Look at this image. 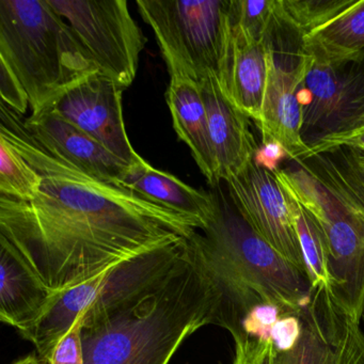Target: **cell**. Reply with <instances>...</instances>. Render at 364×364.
I'll use <instances>...</instances> for the list:
<instances>
[{
    "instance_id": "1",
    "label": "cell",
    "mask_w": 364,
    "mask_h": 364,
    "mask_svg": "<svg viewBox=\"0 0 364 364\" xmlns=\"http://www.w3.org/2000/svg\"><path fill=\"white\" fill-rule=\"evenodd\" d=\"M0 114V136L42 178L31 201L0 196V237L52 291H63L117 264L189 240L200 230L193 219L55 156L4 103Z\"/></svg>"
},
{
    "instance_id": "2",
    "label": "cell",
    "mask_w": 364,
    "mask_h": 364,
    "mask_svg": "<svg viewBox=\"0 0 364 364\" xmlns=\"http://www.w3.org/2000/svg\"><path fill=\"white\" fill-rule=\"evenodd\" d=\"M225 300L189 238L188 249L152 289L91 327L82 328L85 364H168L200 328H223Z\"/></svg>"
},
{
    "instance_id": "3",
    "label": "cell",
    "mask_w": 364,
    "mask_h": 364,
    "mask_svg": "<svg viewBox=\"0 0 364 364\" xmlns=\"http://www.w3.org/2000/svg\"><path fill=\"white\" fill-rule=\"evenodd\" d=\"M274 168L285 191L310 215L329 255L336 295L358 319L364 308V193L328 153Z\"/></svg>"
},
{
    "instance_id": "4",
    "label": "cell",
    "mask_w": 364,
    "mask_h": 364,
    "mask_svg": "<svg viewBox=\"0 0 364 364\" xmlns=\"http://www.w3.org/2000/svg\"><path fill=\"white\" fill-rule=\"evenodd\" d=\"M0 63L22 85L33 114L99 73L48 0H0Z\"/></svg>"
},
{
    "instance_id": "5",
    "label": "cell",
    "mask_w": 364,
    "mask_h": 364,
    "mask_svg": "<svg viewBox=\"0 0 364 364\" xmlns=\"http://www.w3.org/2000/svg\"><path fill=\"white\" fill-rule=\"evenodd\" d=\"M188 240L159 247L56 291L41 316L18 331L46 359L78 317L82 316V328L97 325L152 289L184 255Z\"/></svg>"
},
{
    "instance_id": "6",
    "label": "cell",
    "mask_w": 364,
    "mask_h": 364,
    "mask_svg": "<svg viewBox=\"0 0 364 364\" xmlns=\"http://www.w3.org/2000/svg\"><path fill=\"white\" fill-rule=\"evenodd\" d=\"M213 195L210 221L191 236L205 261L264 301L299 311L311 293L308 276L259 237L221 191Z\"/></svg>"
},
{
    "instance_id": "7",
    "label": "cell",
    "mask_w": 364,
    "mask_h": 364,
    "mask_svg": "<svg viewBox=\"0 0 364 364\" xmlns=\"http://www.w3.org/2000/svg\"><path fill=\"white\" fill-rule=\"evenodd\" d=\"M231 0H137L151 27L170 78L197 85L220 80L231 35Z\"/></svg>"
},
{
    "instance_id": "8",
    "label": "cell",
    "mask_w": 364,
    "mask_h": 364,
    "mask_svg": "<svg viewBox=\"0 0 364 364\" xmlns=\"http://www.w3.org/2000/svg\"><path fill=\"white\" fill-rule=\"evenodd\" d=\"M304 55L306 73L298 90L304 142L310 146L364 124V50Z\"/></svg>"
},
{
    "instance_id": "9",
    "label": "cell",
    "mask_w": 364,
    "mask_h": 364,
    "mask_svg": "<svg viewBox=\"0 0 364 364\" xmlns=\"http://www.w3.org/2000/svg\"><path fill=\"white\" fill-rule=\"evenodd\" d=\"M105 77L127 89L137 75L146 38L125 0H48Z\"/></svg>"
},
{
    "instance_id": "10",
    "label": "cell",
    "mask_w": 364,
    "mask_h": 364,
    "mask_svg": "<svg viewBox=\"0 0 364 364\" xmlns=\"http://www.w3.org/2000/svg\"><path fill=\"white\" fill-rule=\"evenodd\" d=\"M225 183L230 201L249 227L306 274L294 220L293 200L277 178L274 168L255 159Z\"/></svg>"
},
{
    "instance_id": "11",
    "label": "cell",
    "mask_w": 364,
    "mask_h": 364,
    "mask_svg": "<svg viewBox=\"0 0 364 364\" xmlns=\"http://www.w3.org/2000/svg\"><path fill=\"white\" fill-rule=\"evenodd\" d=\"M123 91L114 80L97 73L68 91L50 108L134 167L144 159L134 150L125 131Z\"/></svg>"
},
{
    "instance_id": "12",
    "label": "cell",
    "mask_w": 364,
    "mask_h": 364,
    "mask_svg": "<svg viewBox=\"0 0 364 364\" xmlns=\"http://www.w3.org/2000/svg\"><path fill=\"white\" fill-rule=\"evenodd\" d=\"M306 56L287 65L268 50V78L261 120L257 127L264 144H272L291 161H302L309 146L301 136V108L298 90L306 69Z\"/></svg>"
},
{
    "instance_id": "13",
    "label": "cell",
    "mask_w": 364,
    "mask_h": 364,
    "mask_svg": "<svg viewBox=\"0 0 364 364\" xmlns=\"http://www.w3.org/2000/svg\"><path fill=\"white\" fill-rule=\"evenodd\" d=\"M23 124L46 151L100 180L120 185L131 168L52 108L31 114Z\"/></svg>"
},
{
    "instance_id": "14",
    "label": "cell",
    "mask_w": 364,
    "mask_h": 364,
    "mask_svg": "<svg viewBox=\"0 0 364 364\" xmlns=\"http://www.w3.org/2000/svg\"><path fill=\"white\" fill-rule=\"evenodd\" d=\"M351 315L333 287H311L300 310L301 336L293 349L276 353L274 364H338L341 338Z\"/></svg>"
},
{
    "instance_id": "15",
    "label": "cell",
    "mask_w": 364,
    "mask_h": 364,
    "mask_svg": "<svg viewBox=\"0 0 364 364\" xmlns=\"http://www.w3.org/2000/svg\"><path fill=\"white\" fill-rule=\"evenodd\" d=\"M198 86L208 114L219 180L225 182L242 171L259 155V146L251 132V119L225 97L215 76Z\"/></svg>"
},
{
    "instance_id": "16",
    "label": "cell",
    "mask_w": 364,
    "mask_h": 364,
    "mask_svg": "<svg viewBox=\"0 0 364 364\" xmlns=\"http://www.w3.org/2000/svg\"><path fill=\"white\" fill-rule=\"evenodd\" d=\"M268 50L264 44L250 41L231 25L219 84L225 97L257 125L261 120L267 85Z\"/></svg>"
},
{
    "instance_id": "17",
    "label": "cell",
    "mask_w": 364,
    "mask_h": 364,
    "mask_svg": "<svg viewBox=\"0 0 364 364\" xmlns=\"http://www.w3.org/2000/svg\"><path fill=\"white\" fill-rule=\"evenodd\" d=\"M55 293L18 251L0 237V321L18 330L31 325Z\"/></svg>"
},
{
    "instance_id": "18",
    "label": "cell",
    "mask_w": 364,
    "mask_h": 364,
    "mask_svg": "<svg viewBox=\"0 0 364 364\" xmlns=\"http://www.w3.org/2000/svg\"><path fill=\"white\" fill-rule=\"evenodd\" d=\"M166 101L178 138L191 149L193 159L210 185L218 186V167L199 86L191 80L170 78Z\"/></svg>"
},
{
    "instance_id": "19",
    "label": "cell",
    "mask_w": 364,
    "mask_h": 364,
    "mask_svg": "<svg viewBox=\"0 0 364 364\" xmlns=\"http://www.w3.org/2000/svg\"><path fill=\"white\" fill-rule=\"evenodd\" d=\"M121 186L199 223L203 230L214 213L213 191H198L146 161L129 168Z\"/></svg>"
},
{
    "instance_id": "20",
    "label": "cell",
    "mask_w": 364,
    "mask_h": 364,
    "mask_svg": "<svg viewBox=\"0 0 364 364\" xmlns=\"http://www.w3.org/2000/svg\"><path fill=\"white\" fill-rule=\"evenodd\" d=\"M364 50V0H357L346 11L306 36L301 54H348Z\"/></svg>"
},
{
    "instance_id": "21",
    "label": "cell",
    "mask_w": 364,
    "mask_h": 364,
    "mask_svg": "<svg viewBox=\"0 0 364 364\" xmlns=\"http://www.w3.org/2000/svg\"><path fill=\"white\" fill-rule=\"evenodd\" d=\"M357 0H278L285 27L298 40L325 26L351 7Z\"/></svg>"
},
{
    "instance_id": "22",
    "label": "cell",
    "mask_w": 364,
    "mask_h": 364,
    "mask_svg": "<svg viewBox=\"0 0 364 364\" xmlns=\"http://www.w3.org/2000/svg\"><path fill=\"white\" fill-rule=\"evenodd\" d=\"M291 198L293 200L296 231L311 287H333V278L330 272L329 255L321 231L310 215L291 196Z\"/></svg>"
},
{
    "instance_id": "23",
    "label": "cell",
    "mask_w": 364,
    "mask_h": 364,
    "mask_svg": "<svg viewBox=\"0 0 364 364\" xmlns=\"http://www.w3.org/2000/svg\"><path fill=\"white\" fill-rule=\"evenodd\" d=\"M41 184V176L0 136V196L31 201L39 193Z\"/></svg>"
},
{
    "instance_id": "24",
    "label": "cell",
    "mask_w": 364,
    "mask_h": 364,
    "mask_svg": "<svg viewBox=\"0 0 364 364\" xmlns=\"http://www.w3.org/2000/svg\"><path fill=\"white\" fill-rule=\"evenodd\" d=\"M299 311L289 310L284 306L269 302L257 304L245 318L242 323V333L257 340L270 341V333L277 321L284 315Z\"/></svg>"
},
{
    "instance_id": "25",
    "label": "cell",
    "mask_w": 364,
    "mask_h": 364,
    "mask_svg": "<svg viewBox=\"0 0 364 364\" xmlns=\"http://www.w3.org/2000/svg\"><path fill=\"white\" fill-rule=\"evenodd\" d=\"M82 316L72 325L69 331L58 341L46 359L50 364H85L82 350Z\"/></svg>"
},
{
    "instance_id": "26",
    "label": "cell",
    "mask_w": 364,
    "mask_h": 364,
    "mask_svg": "<svg viewBox=\"0 0 364 364\" xmlns=\"http://www.w3.org/2000/svg\"><path fill=\"white\" fill-rule=\"evenodd\" d=\"M233 364H274L276 349L272 341H261L250 336H237Z\"/></svg>"
},
{
    "instance_id": "27",
    "label": "cell",
    "mask_w": 364,
    "mask_h": 364,
    "mask_svg": "<svg viewBox=\"0 0 364 364\" xmlns=\"http://www.w3.org/2000/svg\"><path fill=\"white\" fill-rule=\"evenodd\" d=\"M301 333L302 323L299 311L284 315L277 321L270 333V341L277 353H284L296 346Z\"/></svg>"
},
{
    "instance_id": "28",
    "label": "cell",
    "mask_w": 364,
    "mask_h": 364,
    "mask_svg": "<svg viewBox=\"0 0 364 364\" xmlns=\"http://www.w3.org/2000/svg\"><path fill=\"white\" fill-rule=\"evenodd\" d=\"M0 95L3 102L18 114H25L29 105L28 97L16 76L0 63Z\"/></svg>"
},
{
    "instance_id": "29",
    "label": "cell",
    "mask_w": 364,
    "mask_h": 364,
    "mask_svg": "<svg viewBox=\"0 0 364 364\" xmlns=\"http://www.w3.org/2000/svg\"><path fill=\"white\" fill-rule=\"evenodd\" d=\"M338 148H358L364 150V124L348 133L330 136L313 142L309 146V153L306 159L330 152Z\"/></svg>"
},
{
    "instance_id": "30",
    "label": "cell",
    "mask_w": 364,
    "mask_h": 364,
    "mask_svg": "<svg viewBox=\"0 0 364 364\" xmlns=\"http://www.w3.org/2000/svg\"><path fill=\"white\" fill-rule=\"evenodd\" d=\"M344 171L357 183L364 193V150L358 148H338L327 152Z\"/></svg>"
},
{
    "instance_id": "31",
    "label": "cell",
    "mask_w": 364,
    "mask_h": 364,
    "mask_svg": "<svg viewBox=\"0 0 364 364\" xmlns=\"http://www.w3.org/2000/svg\"><path fill=\"white\" fill-rule=\"evenodd\" d=\"M12 364H50L48 359L39 355H29Z\"/></svg>"
},
{
    "instance_id": "32",
    "label": "cell",
    "mask_w": 364,
    "mask_h": 364,
    "mask_svg": "<svg viewBox=\"0 0 364 364\" xmlns=\"http://www.w3.org/2000/svg\"><path fill=\"white\" fill-rule=\"evenodd\" d=\"M360 323H361L362 330H363V332H364V308H363V312H362L361 319H360Z\"/></svg>"
}]
</instances>
